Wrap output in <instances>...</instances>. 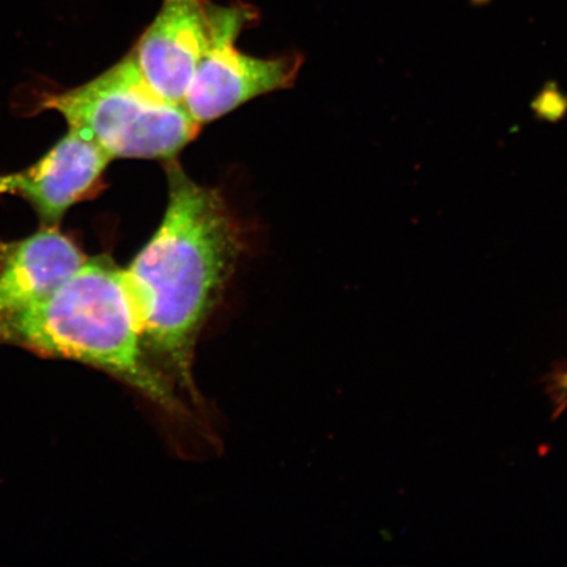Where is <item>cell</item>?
I'll list each match as a JSON object with an SVG mask.
<instances>
[{
  "label": "cell",
  "mask_w": 567,
  "mask_h": 567,
  "mask_svg": "<svg viewBox=\"0 0 567 567\" xmlns=\"http://www.w3.org/2000/svg\"><path fill=\"white\" fill-rule=\"evenodd\" d=\"M86 261L55 226L13 243L0 239V316L44 299Z\"/></svg>",
  "instance_id": "cell-7"
},
{
  "label": "cell",
  "mask_w": 567,
  "mask_h": 567,
  "mask_svg": "<svg viewBox=\"0 0 567 567\" xmlns=\"http://www.w3.org/2000/svg\"><path fill=\"white\" fill-rule=\"evenodd\" d=\"M548 388L556 409L564 408L567 403V368L551 375Z\"/></svg>",
  "instance_id": "cell-8"
},
{
  "label": "cell",
  "mask_w": 567,
  "mask_h": 567,
  "mask_svg": "<svg viewBox=\"0 0 567 567\" xmlns=\"http://www.w3.org/2000/svg\"><path fill=\"white\" fill-rule=\"evenodd\" d=\"M40 109L61 113L112 159L168 161L200 132L183 104L147 83L132 52L95 80L45 95Z\"/></svg>",
  "instance_id": "cell-3"
},
{
  "label": "cell",
  "mask_w": 567,
  "mask_h": 567,
  "mask_svg": "<svg viewBox=\"0 0 567 567\" xmlns=\"http://www.w3.org/2000/svg\"><path fill=\"white\" fill-rule=\"evenodd\" d=\"M167 176L165 218L124 271L148 358L188 388L195 340L245 240L218 190L198 186L177 163Z\"/></svg>",
  "instance_id": "cell-1"
},
{
  "label": "cell",
  "mask_w": 567,
  "mask_h": 567,
  "mask_svg": "<svg viewBox=\"0 0 567 567\" xmlns=\"http://www.w3.org/2000/svg\"><path fill=\"white\" fill-rule=\"evenodd\" d=\"M111 161L94 140L69 130L33 166L0 176V195L23 197L47 226H55L94 189Z\"/></svg>",
  "instance_id": "cell-6"
},
{
  "label": "cell",
  "mask_w": 567,
  "mask_h": 567,
  "mask_svg": "<svg viewBox=\"0 0 567 567\" xmlns=\"http://www.w3.org/2000/svg\"><path fill=\"white\" fill-rule=\"evenodd\" d=\"M0 342L101 368L159 406L177 408L142 344L125 271L109 258L87 259L44 299L0 316Z\"/></svg>",
  "instance_id": "cell-2"
},
{
  "label": "cell",
  "mask_w": 567,
  "mask_h": 567,
  "mask_svg": "<svg viewBox=\"0 0 567 567\" xmlns=\"http://www.w3.org/2000/svg\"><path fill=\"white\" fill-rule=\"evenodd\" d=\"M243 7H219L215 35L198 63L183 106L198 125L223 117L254 97L292 86L301 66L297 55L257 59L236 41L251 21Z\"/></svg>",
  "instance_id": "cell-4"
},
{
  "label": "cell",
  "mask_w": 567,
  "mask_h": 567,
  "mask_svg": "<svg viewBox=\"0 0 567 567\" xmlns=\"http://www.w3.org/2000/svg\"><path fill=\"white\" fill-rule=\"evenodd\" d=\"M218 9L210 0H163L133 49L142 75L168 101L183 103L215 35Z\"/></svg>",
  "instance_id": "cell-5"
}]
</instances>
